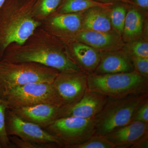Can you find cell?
Returning <instances> with one entry per match:
<instances>
[{
	"instance_id": "obj_1",
	"label": "cell",
	"mask_w": 148,
	"mask_h": 148,
	"mask_svg": "<svg viewBox=\"0 0 148 148\" xmlns=\"http://www.w3.org/2000/svg\"><path fill=\"white\" fill-rule=\"evenodd\" d=\"M2 59L13 62H35L59 72L82 71L70 57L67 45L40 26L23 43L9 45Z\"/></svg>"
},
{
	"instance_id": "obj_2",
	"label": "cell",
	"mask_w": 148,
	"mask_h": 148,
	"mask_svg": "<svg viewBox=\"0 0 148 148\" xmlns=\"http://www.w3.org/2000/svg\"><path fill=\"white\" fill-rule=\"evenodd\" d=\"M36 0H5L0 8V60L12 43L21 44L41 25L34 16Z\"/></svg>"
},
{
	"instance_id": "obj_3",
	"label": "cell",
	"mask_w": 148,
	"mask_h": 148,
	"mask_svg": "<svg viewBox=\"0 0 148 148\" xmlns=\"http://www.w3.org/2000/svg\"><path fill=\"white\" fill-rule=\"evenodd\" d=\"M88 89L109 98H121L148 93V78L136 71L88 75Z\"/></svg>"
},
{
	"instance_id": "obj_4",
	"label": "cell",
	"mask_w": 148,
	"mask_h": 148,
	"mask_svg": "<svg viewBox=\"0 0 148 148\" xmlns=\"http://www.w3.org/2000/svg\"><path fill=\"white\" fill-rule=\"evenodd\" d=\"M148 100V93L121 98H108L95 117V135L105 136L119 127L129 124L138 108Z\"/></svg>"
},
{
	"instance_id": "obj_5",
	"label": "cell",
	"mask_w": 148,
	"mask_h": 148,
	"mask_svg": "<svg viewBox=\"0 0 148 148\" xmlns=\"http://www.w3.org/2000/svg\"><path fill=\"white\" fill-rule=\"evenodd\" d=\"M59 72L33 62L0 60V94L16 86L36 83L52 84Z\"/></svg>"
},
{
	"instance_id": "obj_6",
	"label": "cell",
	"mask_w": 148,
	"mask_h": 148,
	"mask_svg": "<svg viewBox=\"0 0 148 148\" xmlns=\"http://www.w3.org/2000/svg\"><path fill=\"white\" fill-rule=\"evenodd\" d=\"M8 108L33 106L40 103H50L64 106L60 96L52 84L36 83L12 88L0 94Z\"/></svg>"
},
{
	"instance_id": "obj_7",
	"label": "cell",
	"mask_w": 148,
	"mask_h": 148,
	"mask_svg": "<svg viewBox=\"0 0 148 148\" xmlns=\"http://www.w3.org/2000/svg\"><path fill=\"white\" fill-rule=\"evenodd\" d=\"M95 118L85 119L75 116L62 117L44 129L58 139L64 148L82 144L94 135Z\"/></svg>"
},
{
	"instance_id": "obj_8",
	"label": "cell",
	"mask_w": 148,
	"mask_h": 148,
	"mask_svg": "<svg viewBox=\"0 0 148 148\" xmlns=\"http://www.w3.org/2000/svg\"><path fill=\"white\" fill-rule=\"evenodd\" d=\"M5 126L8 136L14 135L34 143L55 144L64 148L57 138L39 125L21 119L9 109L5 112Z\"/></svg>"
},
{
	"instance_id": "obj_9",
	"label": "cell",
	"mask_w": 148,
	"mask_h": 148,
	"mask_svg": "<svg viewBox=\"0 0 148 148\" xmlns=\"http://www.w3.org/2000/svg\"><path fill=\"white\" fill-rule=\"evenodd\" d=\"M84 12L52 14L42 22L40 27L69 44L82 30Z\"/></svg>"
},
{
	"instance_id": "obj_10",
	"label": "cell",
	"mask_w": 148,
	"mask_h": 148,
	"mask_svg": "<svg viewBox=\"0 0 148 148\" xmlns=\"http://www.w3.org/2000/svg\"><path fill=\"white\" fill-rule=\"evenodd\" d=\"M88 74L82 71L59 72L52 83L64 105L77 102L88 90Z\"/></svg>"
},
{
	"instance_id": "obj_11",
	"label": "cell",
	"mask_w": 148,
	"mask_h": 148,
	"mask_svg": "<svg viewBox=\"0 0 148 148\" xmlns=\"http://www.w3.org/2000/svg\"><path fill=\"white\" fill-rule=\"evenodd\" d=\"M105 136L114 148H147L148 123L132 122Z\"/></svg>"
},
{
	"instance_id": "obj_12",
	"label": "cell",
	"mask_w": 148,
	"mask_h": 148,
	"mask_svg": "<svg viewBox=\"0 0 148 148\" xmlns=\"http://www.w3.org/2000/svg\"><path fill=\"white\" fill-rule=\"evenodd\" d=\"M108 98L106 95L88 89L77 102L61 106L60 118L69 116L94 118L102 110Z\"/></svg>"
},
{
	"instance_id": "obj_13",
	"label": "cell",
	"mask_w": 148,
	"mask_h": 148,
	"mask_svg": "<svg viewBox=\"0 0 148 148\" xmlns=\"http://www.w3.org/2000/svg\"><path fill=\"white\" fill-rule=\"evenodd\" d=\"M61 108V106L57 105L40 103L9 109L21 119L35 123L44 129L60 118Z\"/></svg>"
},
{
	"instance_id": "obj_14",
	"label": "cell",
	"mask_w": 148,
	"mask_h": 148,
	"mask_svg": "<svg viewBox=\"0 0 148 148\" xmlns=\"http://www.w3.org/2000/svg\"><path fill=\"white\" fill-rule=\"evenodd\" d=\"M75 41L86 44L100 52L120 50L125 45L121 36L115 31L100 32L82 30L75 37Z\"/></svg>"
},
{
	"instance_id": "obj_15",
	"label": "cell",
	"mask_w": 148,
	"mask_h": 148,
	"mask_svg": "<svg viewBox=\"0 0 148 148\" xmlns=\"http://www.w3.org/2000/svg\"><path fill=\"white\" fill-rule=\"evenodd\" d=\"M67 45L70 57L81 71L88 75L93 73L101 60V52L80 42L75 41Z\"/></svg>"
},
{
	"instance_id": "obj_16",
	"label": "cell",
	"mask_w": 148,
	"mask_h": 148,
	"mask_svg": "<svg viewBox=\"0 0 148 148\" xmlns=\"http://www.w3.org/2000/svg\"><path fill=\"white\" fill-rule=\"evenodd\" d=\"M130 56L123 50L101 52L98 67L93 73L106 74L134 71Z\"/></svg>"
},
{
	"instance_id": "obj_17",
	"label": "cell",
	"mask_w": 148,
	"mask_h": 148,
	"mask_svg": "<svg viewBox=\"0 0 148 148\" xmlns=\"http://www.w3.org/2000/svg\"><path fill=\"white\" fill-rule=\"evenodd\" d=\"M111 8L96 6L84 11L82 30L100 32L114 31L110 19Z\"/></svg>"
},
{
	"instance_id": "obj_18",
	"label": "cell",
	"mask_w": 148,
	"mask_h": 148,
	"mask_svg": "<svg viewBox=\"0 0 148 148\" xmlns=\"http://www.w3.org/2000/svg\"><path fill=\"white\" fill-rule=\"evenodd\" d=\"M127 12L121 37L125 43L140 39L143 34V19L137 7L127 4Z\"/></svg>"
},
{
	"instance_id": "obj_19",
	"label": "cell",
	"mask_w": 148,
	"mask_h": 148,
	"mask_svg": "<svg viewBox=\"0 0 148 148\" xmlns=\"http://www.w3.org/2000/svg\"><path fill=\"white\" fill-rule=\"evenodd\" d=\"M114 3L100 2L95 0H63L53 14L81 12L96 6L111 7Z\"/></svg>"
},
{
	"instance_id": "obj_20",
	"label": "cell",
	"mask_w": 148,
	"mask_h": 148,
	"mask_svg": "<svg viewBox=\"0 0 148 148\" xmlns=\"http://www.w3.org/2000/svg\"><path fill=\"white\" fill-rule=\"evenodd\" d=\"M63 0H36L33 13L36 19L43 22L52 15L61 5Z\"/></svg>"
},
{
	"instance_id": "obj_21",
	"label": "cell",
	"mask_w": 148,
	"mask_h": 148,
	"mask_svg": "<svg viewBox=\"0 0 148 148\" xmlns=\"http://www.w3.org/2000/svg\"><path fill=\"white\" fill-rule=\"evenodd\" d=\"M127 4L122 3H114L110 10V19L112 27L121 36L127 14Z\"/></svg>"
},
{
	"instance_id": "obj_22",
	"label": "cell",
	"mask_w": 148,
	"mask_h": 148,
	"mask_svg": "<svg viewBox=\"0 0 148 148\" xmlns=\"http://www.w3.org/2000/svg\"><path fill=\"white\" fill-rule=\"evenodd\" d=\"M122 49L130 56L148 58V43L143 40L125 43Z\"/></svg>"
},
{
	"instance_id": "obj_23",
	"label": "cell",
	"mask_w": 148,
	"mask_h": 148,
	"mask_svg": "<svg viewBox=\"0 0 148 148\" xmlns=\"http://www.w3.org/2000/svg\"><path fill=\"white\" fill-rule=\"evenodd\" d=\"M7 109L6 103L0 98V143L2 148H14L6 130L5 112Z\"/></svg>"
},
{
	"instance_id": "obj_24",
	"label": "cell",
	"mask_w": 148,
	"mask_h": 148,
	"mask_svg": "<svg viewBox=\"0 0 148 148\" xmlns=\"http://www.w3.org/2000/svg\"><path fill=\"white\" fill-rule=\"evenodd\" d=\"M69 148H114L105 136L92 135L87 141L79 145H75Z\"/></svg>"
},
{
	"instance_id": "obj_25",
	"label": "cell",
	"mask_w": 148,
	"mask_h": 148,
	"mask_svg": "<svg viewBox=\"0 0 148 148\" xmlns=\"http://www.w3.org/2000/svg\"><path fill=\"white\" fill-rule=\"evenodd\" d=\"M11 143L14 147L19 148H60L55 144H41L34 143L30 141L22 140L17 136H9Z\"/></svg>"
},
{
	"instance_id": "obj_26",
	"label": "cell",
	"mask_w": 148,
	"mask_h": 148,
	"mask_svg": "<svg viewBox=\"0 0 148 148\" xmlns=\"http://www.w3.org/2000/svg\"><path fill=\"white\" fill-rule=\"evenodd\" d=\"M134 69L148 78V58L130 56Z\"/></svg>"
},
{
	"instance_id": "obj_27",
	"label": "cell",
	"mask_w": 148,
	"mask_h": 148,
	"mask_svg": "<svg viewBox=\"0 0 148 148\" xmlns=\"http://www.w3.org/2000/svg\"><path fill=\"white\" fill-rule=\"evenodd\" d=\"M133 121L148 123V100L138 108L133 118Z\"/></svg>"
},
{
	"instance_id": "obj_28",
	"label": "cell",
	"mask_w": 148,
	"mask_h": 148,
	"mask_svg": "<svg viewBox=\"0 0 148 148\" xmlns=\"http://www.w3.org/2000/svg\"><path fill=\"white\" fill-rule=\"evenodd\" d=\"M135 3L136 7L138 8L147 10L148 9V0H131Z\"/></svg>"
},
{
	"instance_id": "obj_29",
	"label": "cell",
	"mask_w": 148,
	"mask_h": 148,
	"mask_svg": "<svg viewBox=\"0 0 148 148\" xmlns=\"http://www.w3.org/2000/svg\"><path fill=\"white\" fill-rule=\"evenodd\" d=\"M97 1L104 3H122L136 6L135 3L131 0H95Z\"/></svg>"
},
{
	"instance_id": "obj_30",
	"label": "cell",
	"mask_w": 148,
	"mask_h": 148,
	"mask_svg": "<svg viewBox=\"0 0 148 148\" xmlns=\"http://www.w3.org/2000/svg\"><path fill=\"white\" fill-rule=\"evenodd\" d=\"M5 0H0V8L2 6L3 4L5 1Z\"/></svg>"
},
{
	"instance_id": "obj_31",
	"label": "cell",
	"mask_w": 148,
	"mask_h": 148,
	"mask_svg": "<svg viewBox=\"0 0 148 148\" xmlns=\"http://www.w3.org/2000/svg\"><path fill=\"white\" fill-rule=\"evenodd\" d=\"M2 147L1 145V143H0V148H2Z\"/></svg>"
}]
</instances>
